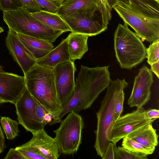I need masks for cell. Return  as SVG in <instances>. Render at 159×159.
Wrapping results in <instances>:
<instances>
[{
    "instance_id": "ac0fdd59",
    "label": "cell",
    "mask_w": 159,
    "mask_h": 159,
    "mask_svg": "<svg viewBox=\"0 0 159 159\" xmlns=\"http://www.w3.org/2000/svg\"><path fill=\"white\" fill-rule=\"evenodd\" d=\"M19 39L38 60L45 56L54 48L52 43L45 41L16 33Z\"/></svg>"
},
{
    "instance_id": "8d00e7d4",
    "label": "cell",
    "mask_w": 159,
    "mask_h": 159,
    "mask_svg": "<svg viewBox=\"0 0 159 159\" xmlns=\"http://www.w3.org/2000/svg\"><path fill=\"white\" fill-rule=\"evenodd\" d=\"M51 2L59 5H60L63 2L66 0H48Z\"/></svg>"
},
{
    "instance_id": "d6a6232c",
    "label": "cell",
    "mask_w": 159,
    "mask_h": 159,
    "mask_svg": "<svg viewBox=\"0 0 159 159\" xmlns=\"http://www.w3.org/2000/svg\"><path fill=\"white\" fill-rule=\"evenodd\" d=\"M146 115L147 118L153 122L159 117V110L156 109H149L146 110Z\"/></svg>"
},
{
    "instance_id": "8fae6325",
    "label": "cell",
    "mask_w": 159,
    "mask_h": 159,
    "mask_svg": "<svg viewBox=\"0 0 159 159\" xmlns=\"http://www.w3.org/2000/svg\"><path fill=\"white\" fill-rule=\"evenodd\" d=\"M19 124L32 133L44 128L38 118L36 101L26 88L14 104Z\"/></svg>"
},
{
    "instance_id": "ba28073f",
    "label": "cell",
    "mask_w": 159,
    "mask_h": 159,
    "mask_svg": "<svg viewBox=\"0 0 159 159\" xmlns=\"http://www.w3.org/2000/svg\"><path fill=\"white\" fill-rule=\"evenodd\" d=\"M68 113L53 132L59 153L71 155L77 152L81 143L84 123L81 116L76 112Z\"/></svg>"
},
{
    "instance_id": "7a4b0ae2",
    "label": "cell",
    "mask_w": 159,
    "mask_h": 159,
    "mask_svg": "<svg viewBox=\"0 0 159 159\" xmlns=\"http://www.w3.org/2000/svg\"><path fill=\"white\" fill-rule=\"evenodd\" d=\"M109 66L89 67L82 65L77 75L74 92L66 106L57 116L55 124L71 111L90 107L100 94L110 84Z\"/></svg>"
},
{
    "instance_id": "ffe728a7",
    "label": "cell",
    "mask_w": 159,
    "mask_h": 159,
    "mask_svg": "<svg viewBox=\"0 0 159 159\" xmlns=\"http://www.w3.org/2000/svg\"><path fill=\"white\" fill-rule=\"evenodd\" d=\"M101 2L100 0H66L60 4L56 13L61 16L69 15L80 10L97 6Z\"/></svg>"
},
{
    "instance_id": "d6986e66",
    "label": "cell",
    "mask_w": 159,
    "mask_h": 159,
    "mask_svg": "<svg viewBox=\"0 0 159 159\" xmlns=\"http://www.w3.org/2000/svg\"><path fill=\"white\" fill-rule=\"evenodd\" d=\"M68 45L70 60L81 59L88 51L87 35L71 32L68 35Z\"/></svg>"
},
{
    "instance_id": "5b68a950",
    "label": "cell",
    "mask_w": 159,
    "mask_h": 159,
    "mask_svg": "<svg viewBox=\"0 0 159 159\" xmlns=\"http://www.w3.org/2000/svg\"><path fill=\"white\" fill-rule=\"evenodd\" d=\"M3 20L9 29L16 33L52 43L64 33L43 23L23 7L3 11Z\"/></svg>"
},
{
    "instance_id": "5bb4252c",
    "label": "cell",
    "mask_w": 159,
    "mask_h": 159,
    "mask_svg": "<svg viewBox=\"0 0 159 159\" xmlns=\"http://www.w3.org/2000/svg\"><path fill=\"white\" fill-rule=\"evenodd\" d=\"M25 76L12 73L0 72V98L14 104L26 88Z\"/></svg>"
},
{
    "instance_id": "44dd1931",
    "label": "cell",
    "mask_w": 159,
    "mask_h": 159,
    "mask_svg": "<svg viewBox=\"0 0 159 159\" xmlns=\"http://www.w3.org/2000/svg\"><path fill=\"white\" fill-rule=\"evenodd\" d=\"M36 18L47 25L64 32L71 31V30L61 17L56 13H52L42 10L31 12Z\"/></svg>"
},
{
    "instance_id": "4316f807",
    "label": "cell",
    "mask_w": 159,
    "mask_h": 159,
    "mask_svg": "<svg viewBox=\"0 0 159 159\" xmlns=\"http://www.w3.org/2000/svg\"><path fill=\"white\" fill-rule=\"evenodd\" d=\"M21 7H23V5L20 0H0V10L3 11Z\"/></svg>"
},
{
    "instance_id": "4dcf8cb0",
    "label": "cell",
    "mask_w": 159,
    "mask_h": 159,
    "mask_svg": "<svg viewBox=\"0 0 159 159\" xmlns=\"http://www.w3.org/2000/svg\"><path fill=\"white\" fill-rule=\"evenodd\" d=\"M117 148L116 144L110 142L102 156V159H116Z\"/></svg>"
},
{
    "instance_id": "60d3db41",
    "label": "cell",
    "mask_w": 159,
    "mask_h": 159,
    "mask_svg": "<svg viewBox=\"0 0 159 159\" xmlns=\"http://www.w3.org/2000/svg\"><path fill=\"white\" fill-rule=\"evenodd\" d=\"M2 153V151H1V150H0V154L1 153Z\"/></svg>"
},
{
    "instance_id": "f1b7e54d",
    "label": "cell",
    "mask_w": 159,
    "mask_h": 159,
    "mask_svg": "<svg viewBox=\"0 0 159 159\" xmlns=\"http://www.w3.org/2000/svg\"><path fill=\"white\" fill-rule=\"evenodd\" d=\"M47 12L56 13L60 5L54 3L48 0H35Z\"/></svg>"
},
{
    "instance_id": "484cf974",
    "label": "cell",
    "mask_w": 159,
    "mask_h": 159,
    "mask_svg": "<svg viewBox=\"0 0 159 159\" xmlns=\"http://www.w3.org/2000/svg\"><path fill=\"white\" fill-rule=\"evenodd\" d=\"M147 156H144L131 152L122 147L117 148L116 159H147Z\"/></svg>"
},
{
    "instance_id": "6da1fadb",
    "label": "cell",
    "mask_w": 159,
    "mask_h": 159,
    "mask_svg": "<svg viewBox=\"0 0 159 159\" xmlns=\"http://www.w3.org/2000/svg\"><path fill=\"white\" fill-rule=\"evenodd\" d=\"M112 9L142 41L159 39V0H117Z\"/></svg>"
},
{
    "instance_id": "7c38bea8",
    "label": "cell",
    "mask_w": 159,
    "mask_h": 159,
    "mask_svg": "<svg viewBox=\"0 0 159 159\" xmlns=\"http://www.w3.org/2000/svg\"><path fill=\"white\" fill-rule=\"evenodd\" d=\"M146 66H143L135 77L133 89L128 101L130 107H143L151 99V88L153 83L152 73Z\"/></svg>"
},
{
    "instance_id": "d4e9b609",
    "label": "cell",
    "mask_w": 159,
    "mask_h": 159,
    "mask_svg": "<svg viewBox=\"0 0 159 159\" xmlns=\"http://www.w3.org/2000/svg\"><path fill=\"white\" fill-rule=\"evenodd\" d=\"M147 62L150 65L159 61V39L153 42L146 48Z\"/></svg>"
},
{
    "instance_id": "9c48e42d",
    "label": "cell",
    "mask_w": 159,
    "mask_h": 159,
    "mask_svg": "<svg viewBox=\"0 0 159 159\" xmlns=\"http://www.w3.org/2000/svg\"><path fill=\"white\" fill-rule=\"evenodd\" d=\"M76 70L74 61L71 60L60 63L53 68L57 95L62 109L74 92Z\"/></svg>"
},
{
    "instance_id": "d590c367",
    "label": "cell",
    "mask_w": 159,
    "mask_h": 159,
    "mask_svg": "<svg viewBox=\"0 0 159 159\" xmlns=\"http://www.w3.org/2000/svg\"><path fill=\"white\" fill-rule=\"evenodd\" d=\"M150 70L159 78V61L151 65Z\"/></svg>"
},
{
    "instance_id": "74e56055",
    "label": "cell",
    "mask_w": 159,
    "mask_h": 159,
    "mask_svg": "<svg viewBox=\"0 0 159 159\" xmlns=\"http://www.w3.org/2000/svg\"><path fill=\"white\" fill-rule=\"evenodd\" d=\"M7 102L6 101L4 100L1 98H0V103H6Z\"/></svg>"
},
{
    "instance_id": "30bf717a",
    "label": "cell",
    "mask_w": 159,
    "mask_h": 159,
    "mask_svg": "<svg viewBox=\"0 0 159 159\" xmlns=\"http://www.w3.org/2000/svg\"><path fill=\"white\" fill-rule=\"evenodd\" d=\"M146 110L137 108L132 112L120 116L115 122L110 136V141L115 144L138 129L152 121L147 117Z\"/></svg>"
},
{
    "instance_id": "2e32d148",
    "label": "cell",
    "mask_w": 159,
    "mask_h": 159,
    "mask_svg": "<svg viewBox=\"0 0 159 159\" xmlns=\"http://www.w3.org/2000/svg\"><path fill=\"white\" fill-rule=\"evenodd\" d=\"M70 60L68 45V38L62 39L55 48L43 57L37 60L36 63L54 68L58 65Z\"/></svg>"
},
{
    "instance_id": "1f68e13d",
    "label": "cell",
    "mask_w": 159,
    "mask_h": 159,
    "mask_svg": "<svg viewBox=\"0 0 159 159\" xmlns=\"http://www.w3.org/2000/svg\"><path fill=\"white\" fill-rule=\"evenodd\" d=\"M4 159H26V157L18 150L16 148H11Z\"/></svg>"
},
{
    "instance_id": "e0dca14e",
    "label": "cell",
    "mask_w": 159,
    "mask_h": 159,
    "mask_svg": "<svg viewBox=\"0 0 159 159\" xmlns=\"http://www.w3.org/2000/svg\"><path fill=\"white\" fill-rule=\"evenodd\" d=\"M127 136L153 152L158 144V136L152 123L138 129Z\"/></svg>"
},
{
    "instance_id": "52a82bcc",
    "label": "cell",
    "mask_w": 159,
    "mask_h": 159,
    "mask_svg": "<svg viewBox=\"0 0 159 159\" xmlns=\"http://www.w3.org/2000/svg\"><path fill=\"white\" fill-rule=\"evenodd\" d=\"M61 17L69 26L71 32L89 37L106 30L111 15L101 2L97 6Z\"/></svg>"
},
{
    "instance_id": "836d02e7",
    "label": "cell",
    "mask_w": 159,
    "mask_h": 159,
    "mask_svg": "<svg viewBox=\"0 0 159 159\" xmlns=\"http://www.w3.org/2000/svg\"><path fill=\"white\" fill-rule=\"evenodd\" d=\"M109 12L111 14L112 7L117 0H100Z\"/></svg>"
},
{
    "instance_id": "83f0119b",
    "label": "cell",
    "mask_w": 159,
    "mask_h": 159,
    "mask_svg": "<svg viewBox=\"0 0 159 159\" xmlns=\"http://www.w3.org/2000/svg\"><path fill=\"white\" fill-rule=\"evenodd\" d=\"M124 99L125 93L124 90H123L119 94L116 101L114 114L115 122L120 116L123 112Z\"/></svg>"
},
{
    "instance_id": "7402d4cb",
    "label": "cell",
    "mask_w": 159,
    "mask_h": 159,
    "mask_svg": "<svg viewBox=\"0 0 159 159\" xmlns=\"http://www.w3.org/2000/svg\"><path fill=\"white\" fill-rule=\"evenodd\" d=\"M0 122L8 139H13L18 135V122L8 117L1 116Z\"/></svg>"
},
{
    "instance_id": "603a6c76",
    "label": "cell",
    "mask_w": 159,
    "mask_h": 159,
    "mask_svg": "<svg viewBox=\"0 0 159 159\" xmlns=\"http://www.w3.org/2000/svg\"><path fill=\"white\" fill-rule=\"evenodd\" d=\"M122 145L123 147L127 150L142 155L147 156L154 152L127 136L123 138Z\"/></svg>"
},
{
    "instance_id": "e575fe53",
    "label": "cell",
    "mask_w": 159,
    "mask_h": 159,
    "mask_svg": "<svg viewBox=\"0 0 159 159\" xmlns=\"http://www.w3.org/2000/svg\"><path fill=\"white\" fill-rule=\"evenodd\" d=\"M6 148L4 133L0 125V149L3 152Z\"/></svg>"
},
{
    "instance_id": "3957f363",
    "label": "cell",
    "mask_w": 159,
    "mask_h": 159,
    "mask_svg": "<svg viewBox=\"0 0 159 159\" xmlns=\"http://www.w3.org/2000/svg\"><path fill=\"white\" fill-rule=\"evenodd\" d=\"M24 76L26 88L30 94L38 103L56 116V120L62 108L57 95L53 68L36 63Z\"/></svg>"
},
{
    "instance_id": "8992f818",
    "label": "cell",
    "mask_w": 159,
    "mask_h": 159,
    "mask_svg": "<svg viewBox=\"0 0 159 159\" xmlns=\"http://www.w3.org/2000/svg\"><path fill=\"white\" fill-rule=\"evenodd\" d=\"M114 41L116 57L121 68L131 69L147 58V48L126 23L118 25L114 33Z\"/></svg>"
},
{
    "instance_id": "cb8c5ba5",
    "label": "cell",
    "mask_w": 159,
    "mask_h": 159,
    "mask_svg": "<svg viewBox=\"0 0 159 159\" xmlns=\"http://www.w3.org/2000/svg\"><path fill=\"white\" fill-rule=\"evenodd\" d=\"M26 159H47L36 148L25 143L16 147Z\"/></svg>"
},
{
    "instance_id": "9a60e30c",
    "label": "cell",
    "mask_w": 159,
    "mask_h": 159,
    "mask_svg": "<svg viewBox=\"0 0 159 159\" xmlns=\"http://www.w3.org/2000/svg\"><path fill=\"white\" fill-rule=\"evenodd\" d=\"M31 139L25 143L37 149L47 159H57L60 156L54 138L48 135L44 128L32 133Z\"/></svg>"
},
{
    "instance_id": "277c9868",
    "label": "cell",
    "mask_w": 159,
    "mask_h": 159,
    "mask_svg": "<svg viewBox=\"0 0 159 159\" xmlns=\"http://www.w3.org/2000/svg\"><path fill=\"white\" fill-rule=\"evenodd\" d=\"M128 86L125 79L111 80L101 102L100 108L96 113L97 125L94 131V147L97 155L101 158L111 142L110 136L115 123L114 110L117 98L120 92Z\"/></svg>"
},
{
    "instance_id": "f35d334b",
    "label": "cell",
    "mask_w": 159,
    "mask_h": 159,
    "mask_svg": "<svg viewBox=\"0 0 159 159\" xmlns=\"http://www.w3.org/2000/svg\"><path fill=\"white\" fill-rule=\"evenodd\" d=\"M3 67L0 64V72H3L4 71L3 69Z\"/></svg>"
},
{
    "instance_id": "f546056e",
    "label": "cell",
    "mask_w": 159,
    "mask_h": 159,
    "mask_svg": "<svg viewBox=\"0 0 159 159\" xmlns=\"http://www.w3.org/2000/svg\"><path fill=\"white\" fill-rule=\"evenodd\" d=\"M23 8L30 12H34L43 10L35 0H20Z\"/></svg>"
},
{
    "instance_id": "4fadbf2b",
    "label": "cell",
    "mask_w": 159,
    "mask_h": 159,
    "mask_svg": "<svg viewBox=\"0 0 159 159\" xmlns=\"http://www.w3.org/2000/svg\"><path fill=\"white\" fill-rule=\"evenodd\" d=\"M6 46L14 61L20 67L24 75L36 64L37 59L16 35L9 29L5 39Z\"/></svg>"
},
{
    "instance_id": "ab89813d",
    "label": "cell",
    "mask_w": 159,
    "mask_h": 159,
    "mask_svg": "<svg viewBox=\"0 0 159 159\" xmlns=\"http://www.w3.org/2000/svg\"><path fill=\"white\" fill-rule=\"evenodd\" d=\"M4 31L3 29L0 26V33H2Z\"/></svg>"
}]
</instances>
